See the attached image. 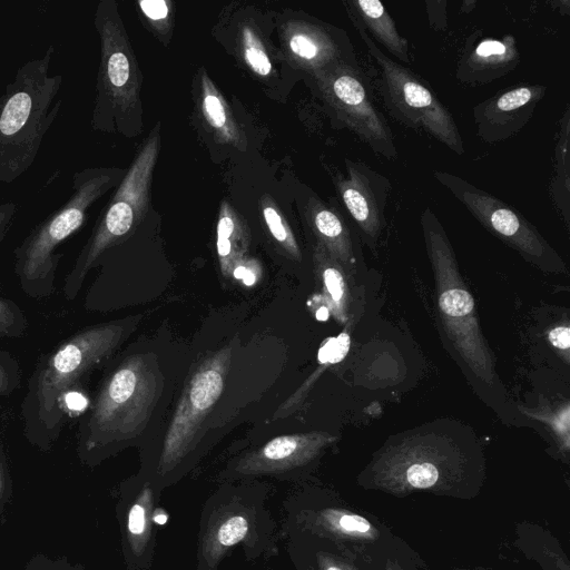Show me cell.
<instances>
[{
	"instance_id": "obj_1",
	"label": "cell",
	"mask_w": 570,
	"mask_h": 570,
	"mask_svg": "<svg viewBox=\"0 0 570 570\" xmlns=\"http://www.w3.org/2000/svg\"><path fill=\"white\" fill-rule=\"evenodd\" d=\"M136 318L79 330L38 358L20 405L23 436L41 452L58 441L67 417V395L106 363L136 325Z\"/></svg>"
},
{
	"instance_id": "obj_2",
	"label": "cell",
	"mask_w": 570,
	"mask_h": 570,
	"mask_svg": "<svg viewBox=\"0 0 570 570\" xmlns=\"http://www.w3.org/2000/svg\"><path fill=\"white\" fill-rule=\"evenodd\" d=\"M163 386L153 355L124 357L102 379L77 429V455L89 468L100 464L145 430Z\"/></svg>"
},
{
	"instance_id": "obj_3",
	"label": "cell",
	"mask_w": 570,
	"mask_h": 570,
	"mask_svg": "<svg viewBox=\"0 0 570 570\" xmlns=\"http://www.w3.org/2000/svg\"><path fill=\"white\" fill-rule=\"evenodd\" d=\"M269 490L261 480L219 483L199 515L194 570H219L235 549L252 562L278 556L279 531L267 504Z\"/></svg>"
},
{
	"instance_id": "obj_4",
	"label": "cell",
	"mask_w": 570,
	"mask_h": 570,
	"mask_svg": "<svg viewBox=\"0 0 570 570\" xmlns=\"http://www.w3.org/2000/svg\"><path fill=\"white\" fill-rule=\"evenodd\" d=\"M55 52L22 63L0 95V183L11 184L35 163L42 140L61 109L62 76H49Z\"/></svg>"
},
{
	"instance_id": "obj_5",
	"label": "cell",
	"mask_w": 570,
	"mask_h": 570,
	"mask_svg": "<svg viewBox=\"0 0 570 570\" xmlns=\"http://www.w3.org/2000/svg\"><path fill=\"white\" fill-rule=\"evenodd\" d=\"M471 456L453 439L413 433L380 450L358 482L396 497L416 491L462 495L471 479Z\"/></svg>"
},
{
	"instance_id": "obj_6",
	"label": "cell",
	"mask_w": 570,
	"mask_h": 570,
	"mask_svg": "<svg viewBox=\"0 0 570 570\" xmlns=\"http://www.w3.org/2000/svg\"><path fill=\"white\" fill-rule=\"evenodd\" d=\"M121 178L116 168H85L71 178L72 193L37 224L13 250V269L22 292L32 299L49 298L62 253L57 252L85 225L90 207Z\"/></svg>"
},
{
	"instance_id": "obj_7",
	"label": "cell",
	"mask_w": 570,
	"mask_h": 570,
	"mask_svg": "<svg viewBox=\"0 0 570 570\" xmlns=\"http://www.w3.org/2000/svg\"><path fill=\"white\" fill-rule=\"evenodd\" d=\"M420 223L446 335L472 373L491 385L495 377L494 358L482 334L473 296L461 277L450 239L431 207L424 208Z\"/></svg>"
},
{
	"instance_id": "obj_8",
	"label": "cell",
	"mask_w": 570,
	"mask_h": 570,
	"mask_svg": "<svg viewBox=\"0 0 570 570\" xmlns=\"http://www.w3.org/2000/svg\"><path fill=\"white\" fill-rule=\"evenodd\" d=\"M230 358L232 346H225L207 356L188 377L161 445L141 472L159 492L189 471L200 426L224 391Z\"/></svg>"
},
{
	"instance_id": "obj_9",
	"label": "cell",
	"mask_w": 570,
	"mask_h": 570,
	"mask_svg": "<svg viewBox=\"0 0 570 570\" xmlns=\"http://www.w3.org/2000/svg\"><path fill=\"white\" fill-rule=\"evenodd\" d=\"M159 150L158 127L139 150L116 193L101 212L72 268L65 277L62 293L73 301L82 288L89 272L108 249L122 244L145 215L154 168Z\"/></svg>"
},
{
	"instance_id": "obj_10",
	"label": "cell",
	"mask_w": 570,
	"mask_h": 570,
	"mask_svg": "<svg viewBox=\"0 0 570 570\" xmlns=\"http://www.w3.org/2000/svg\"><path fill=\"white\" fill-rule=\"evenodd\" d=\"M352 23L380 68V90L390 115L406 127L422 129L461 156L464 142L449 109L430 85L410 68L384 53L347 8Z\"/></svg>"
},
{
	"instance_id": "obj_11",
	"label": "cell",
	"mask_w": 570,
	"mask_h": 570,
	"mask_svg": "<svg viewBox=\"0 0 570 570\" xmlns=\"http://www.w3.org/2000/svg\"><path fill=\"white\" fill-rule=\"evenodd\" d=\"M94 24L100 62L91 125L97 130H125L139 100L140 76L115 1L98 3Z\"/></svg>"
},
{
	"instance_id": "obj_12",
	"label": "cell",
	"mask_w": 570,
	"mask_h": 570,
	"mask_svg": "<svg viewBox=\"0 0 570 570\" xmlns=\"http://www.w3.org/2000/svg\"><path fill=\"white\" fill-rule=\"evenodd\" d=\"M433 177L491 234L527 261L548 273H566L563 259L519 210L495 196L448 171Z\"/></svg>"
},
{
	"instance_id": "obj_13",
	"label": "cell",
	"mask_w": 570,
	"mask_h": 570,
	"mask_svg": "<svg viewBox=\"0 0 570 570\" xmlns=\"http://www.w3.org/2000/svg\"><path fill=\"white\" fill-rule=\"evenodd\" d=\"M325 104L337 121L352 130L375 154L394 160L393 132L377 109L370 81L358 65L341 62L313 73Z\"/></svg>"
},
{
	"instance_id": "obj_14",
	"label": "cell",
	"mask_w": 570,
	"mask_h": 570,
	"mask_svg": "<svg viewBox=\"0 0 570 570\" xmlns=\"http://www.w3.org/2000/svg\"><path fill=\"white\" fill-rule=\"evenodd\" d=\"M337 440L322 431L275 436L232 459L218 473L219 483L275 478L301 481L323 451Z\"/></svg>"
},
{
	"instance_id": "obj_15",
	"label": "cell",
	"mask_w": 570,
	"mask_h": 570,
	"mask_svg": "<svg viewBox=\"0 0 570 570\" xmlns=\"http://www.w3.org/2000/svg\"><path fill=\"white\" fill-rule=\"evenodd\" d=\"M161 492L144 474L124 481L117 491L116 519L126 570H150L156 549L155 513Z\"/></svg>"
},
{
	"instance_id": "obj_16",
	"label": "cell",
	"mask_w": 570,
	"mask_h": 570,
	"mask_svg": "<svg viewBox=\"0 0 570 570\" xmlns=\"http://www.w3.org/2000/svg\"><path fill=\"white\" fill-rule=\"evenodd\" d=\"M336 191L361 237L374 250L386 225L385 208L392 184L364 161L345 159V174L333 176Z\"/></svg>"
},
{
	"instance_id": "obj_17",
	"label": "cell",
	"mask_w": 570,
	"mask_h": 570,
	"mask_svg": "<svg viewBox=\"0 0 570 570\" xmlns=\"http://www.w3.org/2000/svg\"><path fill=\"white\" fill-rule=\"evenodd\" d=\"M546 92L542 85H518L476 104L472 109L476 136L488 144L515 136L529 122Z\"/></svg>"
},
{
	"instance_id": "obj_18",
	"label": "cell",
	"mask_w": 570,
	"mask_h": 570,
	"mask_svg": "<svg viewBox=\"0 0 570 570\" xmlns=\"http://www.w3.org/2000/svg\"><path fill=\"white\" fill-rule=\"evenodd\" d=\"M519 62L520 52L512 35L498 39L476 30L464 42L455 79L471 86L485 85L512 72Z\"/></svg>"
},
{
	"instance_id": "obj_19",
	"label": "cell",
	"mask_w": 570,
	"mask_h": 570,
	"mask_svg": "<svg viewBox=\"0 0 570 570\" xmlns=\"http://www.w3.org/2000/svg\"><path fill=\"white\" fill-rule=\"evenodd\" d=\"M306 218L317 243L324 246L331 257L348 275H353L357 266L358 248L355 236L345 218L336 208L323 203L315 196L307 200Z\"/></svg>"
},
{
	"instance_id": "obj_20",
	"label": "cell",
	"mask_w": 570,
	"mask_h": 570,
	"mask_svg": "<svg viewBox=\"0 0 570 570\" xmlns=\"http://www.w3.org/2000/svg\"><path fill=\"white\" fill-rule=\"evenodd\" d=\"M313 263L323 307L337 323L345 324L352 305V293L347 281V276L351 275L317 242L314 246Z\"/></svg>"
},
{
	"instance_id": "obj_21",
	"label": "cell",
	"mask_w": 570,
	"mask_h": 570,
	"mask_svg": "<svg viewBox=\"0 0 570 570\" xmlns=\"http://www.w3.org/2000/svg\"><path fill=\"white\" fill-rule=\"evenodd\" d=\"M296 570H361L337 544L315 535L289 533L283 537Z\"/></svg>"
},
{
	"instance_id": "obj_22",
	"label": "cell",
	"mask_w": 570,
	"mask_h": 570,
	"mask_svg": "<svg viewBox=\"0 0 570 570\" xmlns=\"http://www.w3.org/2000/svg\"><path fill=\"white\" fill-rule=\"evenodd\" d=\"M346 8L357 17L367 33L404 63L411 62L407 40L401 36L395 22L379 0H348Z\"/></svg>"
},
{
	"instance_id": "obj_23",
	"label": "cell",
	"mask_w": 570,
	"mask_h": 570,
	"mask_svg": "<svg viewBox=\"0 0 570 570\" xmlns=\"http://www.w3.org/2000/svg\"><path fill=\"white\" fill-rule=\"evenodd\" d=\"M248 233L235 212L223 203L216 228V248L222 274L230 278L238 262L246 257Z\"/></svg>"
},
{
	"instance_id": "obj_24",
	"label": "cell",
	"mask_w": 570,
	"mask_h": 570,
	"mask_svg": "<svg viewBox=\"0 0 570 570\" xmlns=\"http://www.w3.org/2000/svg\"><path fill=\"white\" fill-rule=\"evenodd\" d=\"M570 108L567 106L560 119L559 131L554 147L553 176L550 184V195L562 215L564 223L570 222Z\"/></svg>"
},
{
	"instance_id": "obj_25",
	"label": "cell",
	"mask_w": 570,
	"mask_h": 570,
	"mask_svg": "<svg viewBox=\"0 0 570 570\" xmlns=\"http://www.w3.org/2000/svg\"><path fill=\"white\" fill-rule=\"evenodd\" d=\"M202 110L220 140L234 145L239 141V134L228 108L205 72L202 75Z\"/></svg>"
},
{
	"instance_id": "obj_26",
	"label": "cell",
	"mask_w": 570,
	"mask_h": 570,
	"mask_svg": "<svg viewBox=\"0 0 570 570\" xmlns=\"http://www.w3.org/2000/svg\"><path fill=\"white\" fill-rule=\"evenodd\" d=\"M348 346L350 336L347 332H343L340 336L328 338L324 342L318 352L320 368L315 371L309 379H307L305 383L282 404V406H279L275 412L274 419L284 417L294 412L303 403L321 372L328 365L341 361L348 351Z\"/></svg>"
},
{
	"instance_id": "obj_27",
	"label": "cell",
	"mask_w": 570,
	"mask_h": 570,
	"mask_svg": "<svg viewBox=\"0 0 570 570\" xmlns=\"http://www.w3.org/2000/svg\"><path fill=\"white\" fill-rule=\"evenodd\" d=\"M262 213L269 234L283 252L294 261H301L302 254L298 244L284 219L283 215L272 203L262 206Z\"/></svg>"
},
{
	"instance_id": "obj_28",
	"label": "cell",
	"mask_w": 570,
	"mask_h": 570,
	"mask_svg": "<svg viewBox=\"0 0 570 570\" xmlns=\"http://www.w3.org/2000/svg\"><path fill=\"white\" fill-rule=\"evenodd\" d=\"M28 318L11 298L0 295V338H19L26 335Z\"/></svg>"
},
{
	"instance_id": "obj_29",
	"label": "cell",
	"mask_w": 570,
	"mask_h": 570,
	"mask_svg": "<svg viewBox=\"0 0 570 570\" xmlns=\"http://www.w3.org/2000/svg\"><path fill=\"white\" fill-rule=\"evenodd\" d=\"M243 55L248 67L258 76L266 77L272 71V62L256 33L249 28L242 30Z\"/></svg>"
},
{
	"instance_id": "obj_30",
	"label": "cell",
	"mask_w": 570,
	"mask_h": 570,
	"mask_svg": "<svg viewBox=\"0 0 570 570\" xmlns=\"http://www.w3.org/2000/svg\"><path fill=\"white\" fill-rule=\"evenodd\" d=\"M22 372L19 361L0 346V397H8L21 386Z\"/></svg>"
},
{
	"instance_id": "obj_31",
	"label": "cell",
	"mask_w": 570,
	"mask_h": 570,
	"mask_svg": "<svg viewBox=\"0 0 570 570\" xmlns=\"http://www.w3.org/2000/svg\"><path fill=\"white\" fill-rule=\"evenodd\" d=\"M22 570H85L80 563H72L66 558H50L43 553L35 554Z\"/></svg>"
},
{
	"instance_id": "obj_32",
	"label": "cell",
	"mask_w": 570,
	"mask_h": 570,
	"mask_svg": "<svg viewBox=\"0 0 570 570\" xmlns=\"http://www.w3.org/2000/svg\"><path fill=\"white\" fill-rule=\"evenodd\" d=\"M12 492V482L10 470L3 448L0 443V530L3 524L4 510L10 501Z\"/></svg>"
},
{
	"instance_id": "obj_33",
	"label": "cell",
	"mask_w": 570,
	"mask_h": 570,
	"mask_svg": "<svg viewBox=\"0 0 570 570\" xmlns=\"http://www.w3.org/2000/svg\"><path fill=\"white\" fill-rule=\"evenodd\" d=\"M141 12L154 24L164 26L169 18L170 2L166 0H144L138 2Z\"/></svg>"
},
{
	"instance_id": "obj_34",
	"label": "cell",
	"mask_w": 570,
	"mask_h": 570,
	"mask_svg": "<svg viewBox=\"0 0 570 570\" xmlns=\"http://www.w3.org/2000/svg\"><path fill=\"white\" fill-rule=\"evenodd\" d=\"M261 274V266L258 262L244 257L234 267L232 277L242 281L247 286H252L256 284Z\"/></svg>"
},
{
	"instance_id": "obj_35",
	"label": "cell",
	"mask_w": 570,
	"mask_h": 570,
	"mask_svg": "<svg viewBox=\"0 0 570 570\" xmlns=\"http://www.w3.org/2000/svg\"><path fill=\"white\" fill-rule=\"evenodd\" d=\"M430 26L435 30L446 28V1H425Z\"/></svg>"
},
{
	"instance_id": "obj_36",
	"label": "cell",
	"mask_w": 570,
	"mask_h": 570,
	"mask_svg": "<svg viewBox=\"0 0 570 570\" xmlns=\"http://www.w3.org/2000/svg\"><path fill=\"white\" fill-rule=\"evenodd\" d=\"M550 344L558 351H561L566 355V360H569L570 350V328L569 325H558L551 328L548 333Z\"/></svg>"
},
{
	"instance_id": "obj_37",
	"label": "cell",
	"mask_w": 570,
	"mask_h": 570,
	"mask_svg": "<svg viewBox=\"0 0 570 570\" xmlns=\"http://www.w3.org/2000/svg\"><path fill=\"white\" fill-rule=\"evenodd\" d=\"M18 207L13 202L0 204V246L11 228Z\"/></svg>"
},
{
	"instance_id": "obj_38",
	"label": "cell",
	"mask_w": 570,
	"mask_h": 570,
	"mask_svg": "<svg viewBox=\"0 0 570 570\" xmlns=\"http://www.w3.org/2000/svg\"><path fill=\"white\" fill-rule=\"evenodd\" d=\"M385 570H403L400 564L394 560H387Z\"/></svg>"
}]
</instances>
